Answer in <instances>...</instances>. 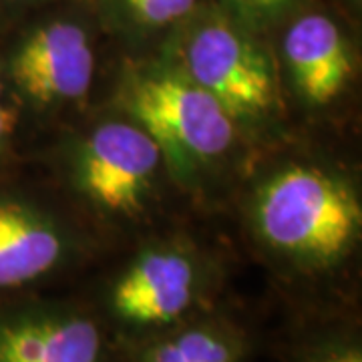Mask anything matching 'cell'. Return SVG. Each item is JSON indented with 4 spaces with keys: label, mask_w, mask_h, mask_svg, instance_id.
<instances>
[{
    "label": "cell",
    "mask_w": 362,
    "mask_h": 362,
    "mask_svg": "<svg viewBox=\"0 0 362 362\" xmlns=\"http://www.w3.org/2000/svg\"><path fill=\"white\" fill-rule=\"evenodd\" d=\"M254 223L259 242L290 268L324 274L354 252L362 207L346 181L322 168L296 163L262 183Z\"/></svg>",
    "instance_id": "cell-1"
},
{
    "label": "cell",
    "mask_w": 362,
    "mask_h": 362,
    "mask_svg": "<svg viewBox=\"0 0 362 362\" xmlns=\"http://www.w3.org/2000/svg\"><path fill=\"white\" fill-rule=\"evenodd\" d=\"M105 35L87 0L39 8L0 33V69L21 105L63 107L93 87Z\"/></svg>",
    "instance_id": "cell-2"
},
{
    "label": "cell",
    "mask_w": 362,
    "mask_h": 362,
    "mask_svg": "<svg viewBox=\"0 0 362 362\" xmlns=\"http://www.w3.org/2000/svg\"><path fill=\"white\" fill-rule=\"evenodd\" d=\"M262 37L214 0L165 42L180 69L240 121H259L278 107V85Z\"/></svg>",
    "instance_id": "cell-3"
},
{
    "label": "cell",
    "mask_w": 362,
    "mask_h": 362,
    "mask_svg": "<svg viewBox=\"0 0 362 362\" xmlns=\"http://www.w3.org/2000/svg\"><path fill=\"white\" fill-rule=\"evenodd\" d=\"M121 99L131 119L159 143L168 165L180 173L220 159L235 141V119L180 66L131 71Z\"/></svg>",
    "instance_id": "cell-4"
},
{
    "label": "cell",
    "mask_w": 362,
    "mask_h": 362,
    "mask_svg": "<svg viewBox=\"0 0 362 362\" xmlns=\"http://www.w3.org/2000/svg\"><path fill=\"white\" fill-rule=\"evenodd\" d=\"M214 276L204 259L185 246L143 250L109 282L107 320L133 342L209 310Z\"/></svg>",
    "instance_id": "cell-5"
},
{
    "label": "cell",
    "mask_w": 362,
    "mask_h": 362,
    "mask_svg": "<svg viewBox=\"0 0 362 362\" xmlns=\"http://www.w3.org/2000/svg\"><path fill=\"white\" fill-rule=\"evenodd\" d=\"M168 165L159 143L133 119L95 125L75 159V181L97 211L117 220L139 218Z\"/></svg>",
    "instance_id": "cell-6"
},
{
    "label": "cell",
    "mask_w": 362,
    "mask_h": 362,
    "mask_svg": "<svg viewBox=\"0 0 362 362\" xmlns=\"http://www.w3.org/2000/svg\"><path fill=\"white\" fill-rule=\"evenodd\" d=\"M0 362H113L101 316L61 300L0 298Z\"/></svg>",
    "instance_id": "cell-7"
},
{
    "label": "cell",
    "mask_w": 362,
    "mask_h": 362,
    "mask_svg": "<svg viewBox=\"0 0 362 362\" xmlns=\"http://www.w3.org/2000/svg\"><path fill=\"white\" fill-rule=\"evenodd\" d=\"M350 26L322 0H310L274 28L280 33L282 61L304 103L326 107L346 89L354 71Z\"/></svg>",
    "instance_id": "cell-8"
},
{
    "label": "cell",
    "mask_w": 362,
    "mask_h": 362,
    "mask_svg": "<svg viewBox=\"0 0 362 362\" xmlns=\"http://www.w3.org/2000/svg\"><path fill=\"white\" fill-rule=\"evenodd\" d=\"M71 259L69 233L30 197L0 185V298L47 282Z\"/></svg>",
    "instance_id": "cell-9"
},
{
    "label": "cell",
    "mask_w": 362,
    "mask_h": 362,
    "mask_svg": "<svg viewBox=\"0 0 362 362\" xmlns=\"http://www.w3.org/2000/svg\"><path fill=\"white\" fill-rule=\"evenodd\" d=\"M133 362H246L244 332L214 312L135 342Z\"/></svg>",
    "instance_id": "cell-10"
},
{
    "label": "cell",
    "mask_w": 362,
    "mask_h": 362,
    "mask_svg": "<svg viewBox=\"0 0 362 362\" xmlns=\"http://www.w3.org/2000/svg\"><path fill=\"white\" fill-rule=\"evenodd\" d=\"M211 0H87L105 35L127 42H168Z\"/></svg>",
    "instance_id": "cell-11"
},
{
    "label": "cell",
    "mask_w": 362,
    "mask_h": 362,
    "mask_svg": "<svg viewBox=\"0 0 362 362\" xmlns=\"http://www.w3.org/2000/svg\"><path fill=\"white\" fill-rule=\"evenodd\" d=\"M235 21L259 35H268L310 0H214Z\"/></svg>",
    "instance_id": "cell-12"
},
{
    "label": "cell",
    "mask_w": 362,
    "mask_h": 362,
    "mask_svg": "<svg viewBox=\"0 0 362 362\" xmlns=\"http://www.w3.org/2000/svg\"><path fill=\"white\" fill-rule=\"evenodd\" d=\"M21 107L16 95L0 69V175L6 173L14 153V141L21 121Z\"/></svg>",
    "instance_id": "cell-13"
},
{
    "label": "cell",
    "mask_w": 362,
    "mask_h": 362,
    "mask_svg": "<svg viewBox=\"0 0 362 362\" xmlns=\"http://www.w3.org/2000/svg\"><path fill=\"white\" fill-rule=\"evenodd\" d=\"M298 362H362L361 342L354 337L322 338L302 350Z\"/></svg>",
    "instance_id": "cell-14"
},
{
    "label": "cell",
    "mask_w": 362,
    "mask_h": 362,
    "mask_svg": "<svg viewBox=\"0 0 362 362\" xmlns=\"http://www.w3.org/2000/svg\"><path fill=\"white\" fill-rule=\"evenodd\" d=\"M57 2H65V0H0V33L14 25L16 21H21L26 14L57 4Z\"/></svg>",
    "instance_id": "cell-15"
},
{
    "label": "cell",
    "mask_w": 362,
    "mask_h": 362,
    "mask_svg": "<svg viewBox=\"0 0 362 362\" xmlns=\"http://www.w3.org/2000/svg\"><path fill=\"white\" fill-rule=\"evenodd\" d=\"M324 4H328L330 8H334L338 14H342L349 23L354 25V21H358L362 8V0H322Z\"/></svg>",
    "instance_id": "cell-16"
}]
</instances>
